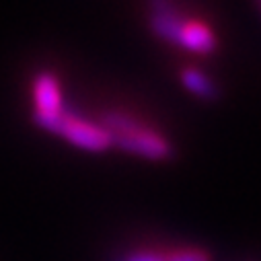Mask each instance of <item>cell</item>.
I'll use <instances>...</instances> for the list:
<instances>
[{"mask_svg":"<svg viewBox=\"0 0 261 261\" xmlns=\"http://www.w3.org/2000/svg\"><path fill=\"white\" fill-rule=\"evenodd\" d=\"M103 127L111 134L113 146L121 148L123 152L148 161H167L173 154V146L165 136L127 113L109 111L103 117Z\"/></svg>","mask_w":261,"mask_h":261,"instance_id":"1","label":"cell"},{"mask_svg":"<svg viewBox=\"0 0 261 261\" xmlns=\"http://www.w3.org/2000/svg\"><path fill=\"white\" fill-rule=\"evenodd\" d=\"M37 125H41L43 129H47V132L60 134L62 138H66L70 144H74L79 148H85V150L103 152V150L113 146V138L103 125L91 123V121L74 115L68 109H64L62 113L39 121Z\"/></svg>","mask_w":261,"mask_h":261,"instance_id":"2","label":"cell"},{"mask_svg":"<svg viewBox=\"0 0 261 261\" xmlns=\"http://www.w3.org/2000/svg\"><path fill=\"white\" fill-rule=\"evenodd\" d=\"M33 101H35V111H33V119L35 123L54 117L58 113H62L64 103H62V91H60V83L51 72H41L35 76L33 81Z\"/></svg>","mask_w":261,"mask_h":261,"instance_id":"3","label":"cell"},{"mask_svg":"<svg viewBox=\"0 0 261 261\" xmlns=\"http://www.w3.org/2000/svg\"><path fill=\"white\" fill-rule=\"evenodd\" d=\"M183 23H185V19H183L181 9L177 5H173V3H152L150 5L148 25L156 37L177 45Z\"/></svg>","mask_w":261,"mask_h":261,"instance_id":"4","label":"cell"},{"mask_svg":"<svg viewBox=\"0 0 261 261\" xmlns=\"http://www.w3.org/2000/svg\"><path fill=\"white\" fill-rule=\"evenodd\" d=\"M177 45L193 54H210L216 47V35L202 21H185Z\"/></svg>","mask_w":261,"mask_h":261,"instance_id":"5","label":"cell"},{"mask_svg":"<svg viewBox=\"0 0 261 261\" xmlns=\"http://www.w3.org/2000/svg\"><path fill=\"white\" fill-rule=\"evenodd\" d=\"M181 83H183V87H185L189 93L198 95V97H202V99H214V97L218 95L214 83H212L202 70H195V68L183 70V72H181Z\"/></svg>","mask_w":261,"mask_h":261,"instance_id":"6","label":"cell"},{"mask_svg":"<svg viewBox=\"0 0 261 261\" xmlns=\"http://www.w3.org/2000/svg\"><path fill=\"white\" fill-rule=\"evenodd\" d=\"M165 261H210V255L200 249H177L165 253Z\"/></svg>","mask_w":261,"mask_h":261,"instance_id":"7","label":"cell"},{"mask_svg":"<svg viewBox=\"0 0 261 261\" xmlns=\"http://www.w3.org/2000/svg\"><path fill=\"white\" fill-rule=\"evenodd\" d=\"M117 261H165V255L154 253V251H132L121 255Z\"/></svg>","mask_w":261,"mask_h":261,"instance_id":"8","label":"cell"}]
</instances>
